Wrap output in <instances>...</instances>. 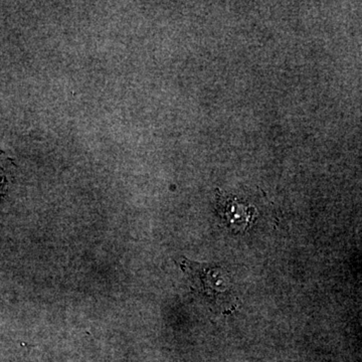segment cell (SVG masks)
Segmentation results:
<instances>
[{
    "mask_svg": "<svg viewBox=\"0 0 362 362\" xmlns=\"http://www.w3.org/2000/svg\"><path fill=\"white\" fill-rule=\"evenodd\" d=\"M218 202L221 216H223L228 221L230 226L245 228L254 220V207L240 204L237 199L230 197H223V194L218 197Z\"/></svg>",
    "mask_w": 362,
    "mask_h": 362,
    "instance_id": "1",
    "label": "cell"
}]
</instances>
